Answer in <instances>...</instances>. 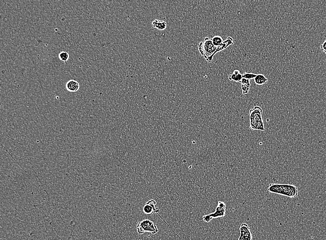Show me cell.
Returning a JSON list of instances; mask_svg holds the SVG:
<instances>
[{
  "label": "cell",
  "mask_w": 326,
  "mask_h": 240,
  "mask_svg": "<svg viewBox=\"0 0 326 240\" xmlns=\"http://www.w3.org/2000/svg\"><path fill=\"white\" fill-rule=\"evenodd\" d=\"M250 231V228L249 226L246 223H242L240 228V234H243L247 232Z\"/></svg>",
  "instance_id": "14"
},
{
  "label": "cell",
  "mask_w": 326,
  "mask_h": 240,
  "mask_svg": "<svg viewBox=\"0 0 326 240\" xmlns=\"http://www.w3.org/2000/svg\"><path fill=\"white\" fill-rule=\"evenodd\" d=\"M254 82L257 85L263 86L266 84L268 82V79L262 74H258L254 78Z\"/></svg>",
  "instance_id": "10"
},
{
  "label": "cell",
  "mask_w": 326,
  "mask_h": 240,
  "mask_svg": "<svg viewBox=\"0 0 326 240\" xmlns=\"http://www.w3.org/2000/svg\"><path fill=\"white\" fill-rule=\"evenodd\" d=\"M153 27L155 28L160 31H162L166 29L167 23L166 22L158 19H155L152 23Z\"/></svg>",
  "instance_id": "8"
},
{
  "label": "cell",
  "mask_w": 326,
  "mask_h": 240,
  "mask_svg": "<svg viewBox=\"0 0 326 240\" xmlns=\"http://www.w3.org/2000/svg\"><path fill=\"white\" fill-rule=\"evenodd\" d=\"M59 58L61 61L65 62V63H66V62L69 58V55L66 52H61L59 54Z\"/></svg>",
  "instance_id": "13"
},
{
  "label": "cell",
  "mask_w": 326,
  "mask_h": 240,
  "mask_svg": "<svg viewBox=\"0 0 326 240\" xmlns=\"http://www.w3.org/2000/svg\"><path fill=\"white\" fill-rule=\"evenodd\" d=\"M252 235L250 231L243 234H240L238 240H252Z\"/></svg>",
  "instance_id": "12"
},
{
  "label": "cell",
  "mask_w": 326,
  "mask_h": 240,
  "mask_svg": "<svg viewBox=\"0 0 326 240\" xmlns=\"http://www.w3.org/2000/svg\"><path fill=\"white\" fill-rule=\"evenodd\" d=\"M251 84H241V89L243 94H247L249 92Z\"/></svg>",
  "instance_id": "16"
},
{
  "label": "cell",
  "mask_w": 326,
  "mask_h": 240,
  "mask_svg": "<svg viewBox=\"0 0 326 240\" xmlns=\"http://www.w3.org/2000/svg\"><path fill=\"white\" fill-rule=\"evenodd\" d=\"M217 47L213 44L211 38L206 37L203 42L198 44V50L201 54L209 62H212L214 56L216 54Z\"/></svg>",
  "instance_id": "2"
},
{
  "label": "cell",
  "mask_w": 326,
  "mask_h": 240,
  "mask_svg": "<svg viewBox=\"0 0 326 240\" xmlns=\"http://www.w3.org/2000/svg\"><path fill=\"white\" fill-rule=\"evenodd\" d=\"M137 231L139 234H143L145 232H150L152 234L158 233V229L154 222L149 219H145L138 223L137 226Z\"/></svg>",
  "instance_id": "4"
},
{
  "label": "cell",
  "mask_w": 326,
  "mask_h": 240,
  "mask_svg": "<svg viewBox=\"0 0 326 240\" xmlns=\"http://www.w3.org/2000/svg\"><path fill=\"white\" fill-rule=\"evenodd\" d=\"M257 75V74H253V73H244V74H242V76H243V78L250 80H252V79H254V78L256 77Z\"/></svg>",
  "instance_id": "15"
},
{
  "label": "cell",
  "mask_w": 326,
  "mask_h": 240,
  "mask_svg": "<svg viewBox=\"0 0 326 240\" xmlns=\"http://www.w3.org/2000/svg\"><path fill=\"white\" fill-rule=\"evenodd\" d=\"M157 204V202L154 200H150L145 204L143 207V211L145 214L150 215L154 213H158L160 210L158 208H155V205Z\"/></svg>",
  "instance_id": "6"
},
{
  "label": "cell",
  "mask_w": 326,
  "mask_h": 240,
  "mask_svg": "<svg viewBox=\"0 0 326 240\" xmlns=\"http://www.w3.org/2000/svg\"><path fill=\"white\" fill-rule=\"evenodd\" d=\"M269 192L278 194L290 198H295L298 195V190L297 187L290 184L271 183L268 188Z\"/></svg>",
  "instance_id": "1"
},
{
  "label": "cell",
  "mask_w": 326,
  "mask_h": 240,
  "mask_svg": "<svg viewBox=\"0 0 326 240\" xmlns=\"http://www.w3.org/2000/svg\"><path fill=\"white\" fill-rule=\"evenodd\" d=\"M243 78L242 76V74L240 73V70H234L233 74H230L228 76V79L229 80L231 81L233 80L238 82H240Z\"/></svg>",
  "instance_id": "9"
},
{
  "label": "cell",
  "mask_w": 326,
  "mask_h": 240,
  "mask_svg": "<svg viewBox=\"0 0 326 240\" xmlns=\"http://www.w3.org/2000/svg\"><path fill=\"white\" fill-rule=\"evenodd\" d=\"M321 50H322L324 52H325L326 55V38H325V41H324V42H323V43L321 45Z\"/></svg>",
  "instance_id": "18"
},
{
  "label": "cell",
  "mask_w": 326,
  "mask_h": 240,
  "mask_svg": "<svg viewBox=\"0 0 326 240\" xmlns=\"http://www.w3.org/2000/svg\"><path fill=\"white\" fill-rule=\"evenodd\" d=\"M203 220L204 222L206 223H209L212 220L213 218L212 217L210 216L209 215L207 214V215H205L203 216Z\"/></svg>",
  "instance_id": "17"
},
{
  "label": "cell",
  "mask_w": 326,
  "mask_h": 240,
  "mask_svg": "<svg viewBox=\"0 0 326 240\" xmlns=\"http://www.w3.org/2000/svg\"><path fill=\"white\" fill-rule=\"evenodd\" d=\"M211 40L213 44L216 47H218L221 45L224 41L222 37L218 35L214 36L212 38H211Z\"/></svg>",
  "instance_id": "11"
},
{
  "label": "cell",
  "mask_w": 326,
  "mask_h": 240,
  "mask_svg": "<svg viewBox=\"0 0 326 240\" xmlns=\"http://www.w3.org/2000/svg\"><path fill=\"white\" fill-rule=\"evenodd\" d=\"M226 211V205L225 203L222 201H219L215 212L210 213L209 215L213 219L223 217L225 216Z\"/></svg>",
  "instance_id": "5"
},
{
  "label": "cell",
  "mask_w": 326,
  "mask_h": 240,
  "mask_svg": "<svg viewBox=\"0 0 326 240\" xmlns=\"http://www.w3.org/2000/svg\"><path fill=\"white\" fill-rule=\"evenodd\" d=\"M240 83L241 84H251V81L250 80H248L247 79L243 78L241 80V81H240Z\"/></svg>",
  "instance_id": "19"
},
{
  "label": "cell",
  "mask_w": 326,
  "mask_h": 240,
  "mask_svg": "<svg viewBox=\"0 0 326 240\" xmlns=\"http://www.w3.org/2000/svg\"><path fill=\"white\" fill-rule=\"evenodd\" d=\"M262 109L258 106H255L253 109L250 110V128L252 130H265L264 122L262 116Z\"/></svg>",
  "instance_id": "3"
},
{
  "label": "cell",
  "mask_w": 326,
  "mask_h": 240,
  "mask_svg": "<svg viewBox=\"0 0 326 240\" xmlns=\"http://www.w3.org/2000/svg\"><path fill=\"white\" fill-rule=\"evenodd\" d=\"M80 85L78 82L75 80H70L67 83L66 88L71 92H75L79 90Z\"/></svg>",
  "instance_id": "7"
}]
</instances>
